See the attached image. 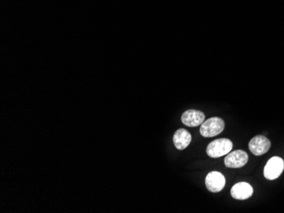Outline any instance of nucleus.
<instances>
[{"label": "nucleus", "instance_id": "nucleus-9", "mask_svg": "<svg viewBox=\"0 0 284 213\" xmlns=\"http://www.w3.org/2000/svg\"><path fill=\"white\" fill-rule=\"evenodd\" d=\"M174 144L178 150H183L188 147L191 141V135L188 130L180 128L176 131L173 137Z\"/></svg>", "mask_w": 284, "mask_h": 213}, {"label": "nucleus", "instance_id": "nucleus-6", "mask_svg": "<svg viewBox=\"0 0 284 213\" xmlns=\"http://www.w3.org/2000/svg\"><path fill=\"white\" fill-rule=\"evenodd\" d=\"M205 185L210 192H220L226 185V179L221 172L211 171L206 177Z\"/></svg>", "mask_w": 284, "mask_h": 213}, {"label": "nucleus", "instance_id": "nucleus-4", "mask_svg": "<svg viewBox=\"0 0 284 213\" xmlns=\"http://www.w3.org/2000/svg\"><path fill=\"white\" fill-rule=\"evenodd\" d=\"M248 161V154L241 150H234L227 154L225 158V165L229 168H240L244 167Z\"/></svg>", "mask_w": 284, "mask_h": 213}, {"label": "nucleus", "instance_id": "nucleus-3", "mask_svg": "<svg viewBox=\"0 0 284 213\" xmlns=\"http://www.w3.org/2000/svg\"><path fill=\"white\" fill-rule=\"evenodd\" d=\"M284 170V160L278 156H274L266 163L264 168V176L268 180H275L280 177Z\"/></svg>", "mask_w": 284, "mask_h": 213}, {"label": "nucleus", "instance_id": "nucleus-1", "mask_svg": "<svg viewBox=\"0 0 284 213\" xmlns=\"http://www.w3.org/2000/svg\"><path fill=\"white\" fill-rule=\"evenodd\" d=\"M233 142L228 138H219L209 143L206 152L211 158H219L230 153L233 150Z\"/></svg>", "mask_w": 284, "mask_h": 213}, {"label": "nucleus", "instance_id": "nucleus-5", "mask_svg": "<svg viewBox=\"0 0 284 213\" xmlns=\"http://www.w3.org/2000/svg\"><path fill=\"white\" fill-rule=\"evenodd\" d=\"M271 141L264 135H257L251 139L248 148L254 156H262L267 153L271 148Z\"/></svg>", "mask_w": 284, "mask_h": 213}, {"label": "nucleus", "instance_id": "nucleus-8", "mask_svg": "<svg viewBox=\"0 0 284 213\" xmlns=\"http://www.w3.org/2000/svg\"><path fill=\"white\" fill-rule=\"evenodd\" d=\"M253 193H254L253 187L251 186L249 183L245 182L236 183L231 189V195L233 198L240 201L250 198Z\"/></svg>", "mask_w": 284, "mask_h": 213}, {"label": "nucleus", "instance_id": "nucleus-2", "mask_svg": "<svg viewBox=\"0 0 284 213\" xmlns=\"http://www.w3.org/2000/svg\"><path fill=\"white\" fill-rule=\"evenodd\" d=\"M225 123L220 117H212L201 124L200 133L204 138H212L223 132Z\"/></svg>", "mask_w": 284, "mask_h": 213}, {"label": "nucleus", "instance_id": "nucleus-7", "mask_svg": "<svg viewBox=\"0 0 284 213\" xmlns=\"http://www.w3.org/2000/svg\"><path fill=\"white\" fill-rule=\"evenodd\" d=\"M205 115L203 112L196 110H188L182 114V123L186 126L194 128L200 126L204 122Z\"/></svg>", "mask_w": 284, "mask_h": 213}]
</instances>
